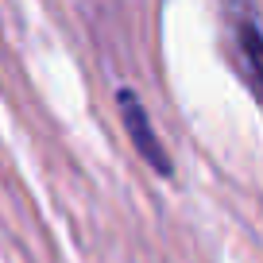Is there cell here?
I'll return each instance as SVG.
<instances>
[{"label": "cell", "instance_id": "6da1fadb", "mask_svg": "<svg viewBox=\"0 0 263 263\" xmlns=\"http://www.w3.org/2000/svg\"><path fill=\"white\" fill-rule=\"evenodd\" d=\"M120 108H124V124H128V132H132V140H136V147H140V155L147 159L159 174H171V159H166L163 147H159V140H155V132H151V124H147L143 105L132 97V93H120Z\"/></svg>", "mask_w": 263, "mask_h": 263}]
</instances>
